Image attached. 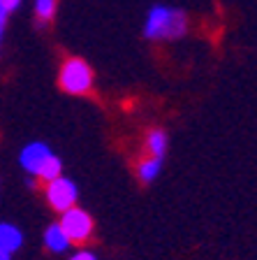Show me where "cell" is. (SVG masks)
<instances>
[{"label":"cell","instance_id":"11","mask_svg":"<svg viewBox=\"0 0 257 260\" xmlns=\"http://www.w3.org/2000/svg\"><path fill=\"white\" fill-rule=\"evenodd\" d=\"M7 19H10V10L0 3V47H3V38H5V28H7Z\"/></svg>","mask_w":257,"mask_h":260},{"label":"cell","instance_id":"4","mask_svg":"<svg viewBox=\"0 0 257 260\" xmlns=\"http://www.w3.org/2000/svg\"><path fill=\"white\" fill-rule=\"evenodd\" d=\"M77 198H79V188H77V184L72 179L58 174V177L47 181V202L54 207L56 211H60V214H63L65 209L75 207Z\"/></svg>","mask_w":257,"mask_h":260},{"label":"cell","instance_id":"5","mask_svg":"<svg viewBox=\"0 0 257 260\" xmlns=\"http://www.w3.org/2000/svg\"><path fill=\"white\" fill-rule=\"evenodd\" d=\"M60 225H63L65 235L70 237L72 244H81L93 235V218L88 211L79 209V207H70V209L63 211L60 216Z\"/></svg>","mask_w":257,"mask_h":260},{"label":"cell","instance_id":"10","mask_svg":"<svg viewBox=\"0 0 257 260\" xmlns=\"http://www.w3.org/2000/svg\"><path fill=\"white\" fill-rule=\"evenodd\" d=\"M35 14L40 21H49L56 14V0H35Z\"/></svg>","mask_w":257,"mask_h":260},{"label":"cell","instance_id":"7","mask_svg":"<svg viewBox=\"0 0 257 260\" xmlns=\"http://www.w3.org/2000/svg\"><path fill=\"white\" fill-rule=\"evenodd\" d=\"M23 244V235L21 230L12 223H0V251L5 253H14V251L21 249Z\"/></svg>","mask_w":257,"mask_h":260},{"label":"cell","instance_id":"13","mask_svg":"<svg viewBox=\"0 0 257 260\" xmlns=\"http://www.w3.org/2000/svg\"><path fill=\"white\" fill-rule=\"evenodd\" d=\"M0 3H3V5H5V7H7V10H10V12H14L16 7L21 5V0H0Z\"/></svg>","mask_w":257,"mask_h":260},{"label":"cell","instance_id":"2","mask_svg":"<svg viewBox=\"0 0 257 260\" xmlns=\"http://www.w3.org/2000/svg\"><path fill=\"white\" fill-rule=\"evenodd\" d=\"M19 162H21V168L26 170L30 177H38V179H54L60 174V168H63V162L60 158L51 151V146L44 144V142H30L21 149L19 153Z\"/></svg>","mask_w":257,"mask_h":260},{"label":"cell","instance_id":"14","mask_svg":"<svg viewBox=\"0 0 257 260\" xmlns=\"http://www.w3.org/2000/svg\"><path fill=\"white\" fill-rule=\"evenodd\" d=\"M0 260H12V253H5V251H0Z\"/></svg>","mask_w":257,"mask_h":260},{"label":"cell","instance_id":"8","mask_svg":"<svg viewBox=\"0 0 257 260\" xmlns=\"http://www.w3.org/2000/svg\"><path fill=\"white\" fill-rule=\"evenodd\" d=\"M160 170H162V158L158 156H149L139 162V168H137V174L144 184H153L158 177H160Z\"/></svg>","mask_w":257,"mask_h":260},{"label":"cell","instance_id":"3","mask_svg":"<svg viewBox=\"0 0 257 260\" xmlns=\"http://www.w3.org/2000/svg\"><path fill=\"white\" fill-rule=\"evenodd\" d=\"M60 88L72 95H84L93 88V70L84 58H67L60 68Z\"/></svg>","mask_w":257,"mask_h":260},{"label":"cell","instance_id":"9","mask_svg":"<svg viewBox=\"0 0 257 260\" xmlns=\"http://www.w3.org/2000/svg\"><path fill=\"white\" fill-rule=\"evenodd\" d=\"M167 144H169V140H167V135L162 130H151L149 137H146V151H149V156L162 158L167 151Z\"/></svg>","mask_w":257,"mask_h":260},{"label":"cell","instance_id":"1","mask_svg":"<svg viewBox=\"0 0 257 260\" xmlns=\"http://www.w3.org/2000/svg\"><path fill=\"white\" fill-rule=\"evenodd\" d=\"M188 32V14L178 7L153 5L144 21L146 40H178Z\"/></svg>","mask_w":257,"mask_h":260},{"label":"cell","instance_id":"12","mask_svg":"<svg viewBox=\"0 0 257 260\" xmlns=\"http://www.w3.org/2000/svg\"><path fill=\"white\" fill-rule=\"evenodd\" d=\"M70 260H97L95 253H91V251H77V253L70 255Z\"/></svg>","mask_w":257,"mask_h":260},{"label":"cell","instance_id":"6","mask_svg":"<svg viewBox=\"0 0 257 260\" xmlns=\"http://www.w3.org/2000/svg\"><path fill=\"white\" fill-rule=\"evenodd\" d=\"M44 244H47L49 251H54V253H65V251L70 249V237L65 235L63 225L60 223H51V225L44 230Z\"/></svg>","mask_w":257,"mask_h":260}]
</instances>
